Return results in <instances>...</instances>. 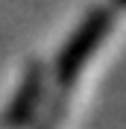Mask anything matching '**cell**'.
Instances as JSON below:
<instances>
[{
	"label": "cell",
	"instance_id": "6da1fadb",
	"mask_svg": "<svg viewBox=\"0 0 126 129\" xmlns=\"http://www.w3.org/2000/svg\"><path fill=\"white\" fill-rule=\"evenodd\" d=\"M106 26H109V15H106V12L91 15L85 24L79 26V32L71 38L68 50H65L62 59H59V79H62V82H65V79H73V73L79 71V64L91 56V50H94L97 41L103 38Z\"/></svg>",
	"mask_w": 126,
	"mask_h": 129
}]
</instances>
